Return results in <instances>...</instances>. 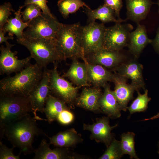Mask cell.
Returning <instances> with one entry per match:
<instances>
[{
	"label": "cell",
	"mask_w": 159,
	"mask_h": 159,
	"mask_svg": "<svg viewBox=\"0 0 159 159\" xmlns=\"http://www.w3.org/2000/svg\"><path fill=\"white\" fill-rule=\"evenodd\" d=\"M74 116L69 109H66L62 111L58 115L57 120L61 124L64 125H68L73 121Z\"/></svg>",
	"instance_id": "cell-35"
},
{
	"label": "cell",
	"mask_w": 159,
	"mask_h": 159,
	"mask_svg": "<svg viewBox=\"0 0 159 159\" xmlns=\"http://www.w3.org/2000/svg\"><path fill=\"white\" fill-rule=\"evenodd\" d=\"M5 34L2 30H0V43L1 44L3 42L5 43L6 44H7L9 42L7 40L9 39H14L13 37H6L4 36Z\"/></svg>",
	"instance_id": "cell-38"
},
{
	"label": "cell",
	"mask_w": 159,
	"mask_h": 159,
	"mask_svg": "<svg viewBox=\"0 0 159 159\" xmlns=\"http://www.w3.org/2000/svg\"><path fill=\"white\" fill-rule=\"evenodd\" d=\"M129 24L115 23L106 28L103 41V48L106 49L119 51L127 45L129 34L133 29Z\"/></svg>",
	"instance_id": "cell-10"
},
{
	"label": "cell",
	"mask_w": 159,
	"mask_h": 159,
	"mask_svg": "<svg viewBox=\"0 0 159 159\" xmlns=\"http://www.w3.org/2000/svg\"><path fill=\"white\" fill-rule=\"evenodd\" d=\"M22 8V6H20L14 13V17L9 19L2 30L5 34L8 32L9 36L13 37L14 35H15L17 39L23 37L24 30L28 26V22H24L22 19L21 10Z\"/></svg>",
	"instance_id": "cell-25"
},
{
	"label": "cell",
	"mask_w": 159,
	"mask_h": 159,
	"mask_svg": "<svg viewBox=\"0 0 159 159\" xmlns=\"http://www.w3.org/2000/svg\"><path fill=\"white\" fill-rule=\"evenodd\" d=\"M109 117L104 116L97 119L96 122L92 124H84V130H88L91 132V139L95 140L97 142L104 144L107 148L110 144L114 137L111 133L112 130L118 126L117 124L111 126Z\"/></svg>",
	"instance_id": "cell-12"
},
{
	"label": "cell",
	"mask_w": 159,
	"mask_h": 159,
	"mask_svg": "<svg viewBox=\"0 0 159 159\" xmlns=\"http://www.w3.org/2000/svg\"><path fill=\"white\" fill-rule=\"evenodd\" d=\"M104 88V92L99 101L100 111L112 119L120 117L121 110L113 91L107 84Z\"/></svg>",
	"instance_id": "cell-17"
},
{
	"label": "cell",
	"mask_w": 159,
	"mask_h": 159,
	"mask_svg": "<svg viewBox=\"0 0 159 159\" xmlns=\"http://www.w3.org/2000/svg\"><path fill=\"white\" fill-rule=\"evenodd\" d=\"M106 28L104 24L95 21L82 26V46L85 56L103 48Z\"/></svg>",
	"instance_id": "cell-8"
},
{
	"label": "cell",
	"mask_w": 159,
	"mask_h": 159,
	"mask_svg": "<svg viewBox=\"0 0 159 159\" xmlns=\"http://www.w3.org/2000/svg\"><path fill=\"white\" fill-rule=\"evenodd\" d=\"M89 63L99 64L108 68H116L122 63L124 56L119 51L103 48L85 56Z\"/></svg>",
	"instance_id": "cell-14"
},
{
	"label": "cell",
	"mask_w": 159,
	"mask_h": 159,
	"mask_svg": "<svg viewBox=\"0 0 159 159\" xmlns=\"http://www.w3.org/2000/svg\"><path fill=\"white\" fill-rule=\"evenodd\" d=\"M143 65L135 60L122 63L116 68L117 73L121 76L131 81L132 85L138 90L142 88L144 90L145 84L143 76Z\"/></svg>",
	"instance_id": "cell-15"
},
{
	"label": "cell",
	"mask_w": 159,
	"mask_h": 159,
	"mask_svg": "<svg viewBox=\"0 0 159 159\" xmlns=\"http://www.w3.org/2000/svg\"><path fill=\"white\" fill-rule=\"evenodd\" d=\"M127 79L117 73L114 74L112 81L115 85L114 94L117 101L121 110L126 111L129 102L133 98L135 91H138L136 87L132 84L127 83Z\"/></svg>",
	"instance_id": "cell-13"
},
{
	"label": "cell",
	"mask_w": 159,
	"mask_h": 159,
	"mask_svg": "<svg viewBox=\"0 0 159 159\" xmlns=\"http://www.w3.org/2000/svg\"><path fill=\"white\" fill-rule=\"evenodd\" d=\"M32 110L27 97H0V128L29 114Z\"/></svg>",
	"instance_id": "cell-5"
},
{
	"label": "cell",
	"mask_w": 159,
	"mask_h": 159,
	"mask_svg": "<svg viewBox=\"0 0 159 159\" xmlns=\"http://www.w3.org/2000/svg\"><path fill=\"white\" fill-rule=\"evenodd\" d=\"M124 155L120 141L117 140L114 137L106 150L99 159H120Z\"/></svg>",
	"instance_id": "cell-30"
},
{
	"label": "cell",
	"mask_w": 159,
	"mask_h": 159,
	"mask_svg": "<svg viewBox=\"0 0 159 159\" xmlns=\"http://www.w3.org/2000/svg\"><path fill=\"white\" fill-rule=\"evenodd\" d=\"M104 4L110 7L114 11L118 19H122L120 16V11L123 6L122 0H104Z\"/></svg>",
	"instance_id": "cell-36"
},
{
	"label": "cell",
	"mask_w": 159,
	"mask_h": 159,
	"mask_svg": "<svg viewBox=\"0 0 159 159\" xmlns=\"http://www.w3.org/2000/svg\"><path fill=\"white\" fill-rule=\"evenodd\" d=\"M46 140L43 139L38 148L35 149L34 159H67L74 158L66 148L52 149Z\"/></svg>",
	"instance_id": "cell-21"
},
{
	"label": "cell",
	"mask_w": 159,
	"mask_h": 159,
	"mask_svg": "<svg viewBox=\"0 0 159 159\" xmlns=\"http://www.w3.org/2000/svg\"><path fill=\"white\" fill-rule=\"evenodd\" d=\"M69 109L63 101L51 94L46 102L44 112L49 123L56 120L59 114L63 110Z\"/></svg>",
	"instance_id": "cell-26"
},
{
	"label": "cell",
	"mask_w": 159,
	"mask_h": 159,
	"mask_svg": "<svg viewBox=\"0 0 159 159\" xmlns=\"http://www.w3.org/2000/svg\"><path fill=\"white\" fill-rule=\"evenodd\" d=\"M16 41L28 49L36 63L42 69L50 63L64 60L57 48L55 38H32L23 36Z\"/></svg>",
	"instance_id": "cell-3"
},
{
	"label": "cell",
	"mask_w": 159,
	"mask_h": 159,
	"mask_svg": "<svg viewBox=\"0 0 159 159\" xmlns=\"http://www.w3.org/2000/svg\"><path fill=\"white\" fill-rule=\"evenodd\" d=\"M44 69L41 80L27 97L32 112L37 120H43L37 115L36 112L37 111L42 113L44 112L46 102L51 94L50 80L51 70L48 69L47 67Z\"/></svg>",
	"instance_id": "cell-9"
},
{
	"label": "cell",
	"mask_w": 159,
	"mask_h": 159,
	"mask_svg": "<svg viewBox=\"0 0 159 159\" xmlns=\"http://www.w3.org/2000/svg\"><path fill=\"white\" fill-rule=\"evenodd\" d=\"M73 59L69 69L63 74V77L67 78L78 87L89 86L85 63L78 61L77 58Z\"/></svg>",
	"instance_id": "cell-23"
},
{
	"label": "cell",
	"mask_w": 159,
	"mask_h": 159,
	"mask_svg": "<svg viewBox=\"0 0 159 159\" xmlns=\"http://www.w3.org/2000/svg\"><path fill=\"white\" fill-rule=\"evenodd\" d=\"M37 119L28 114L6 125L0 132L13 146L18 148L24 155L34 153L32 146L35 136L46 135L37 125Z\"/></svg>",
	"instance_id": "cell-1"
},
{
	"label": "cell",
	"mask_w": 159,
	"mask_h": 159,
	"mask_svg": "<svg viewBox=\"0 0 159 159\" xmlns=\"http://www.w3.org/2000/svg\"><path fill=\"white\" fill-rule=\"evenodd\" d=\"M47 136L49 139L50 144L61 148L74 146L82 140L80 135L72 128L60 132L51 137Z\"/></svg>",
	"instance_id": "cell-24"
},
{
	"label": "cell",
	"mask_w": 159,
	"mask_h": 159,
	"mask_svg": "<svg viewBox=\"0 0 159 159\" xmlns=\"http://www.w3.org/2000/svg\"><path fill=\"white\" fill-rule=\"evenodd\" d=\"M155 50L159 53V28L155 39L152 40V43Z\"/></svg>",
	"instance_id": "cell-37"
},
{
	"label": "cell",
	"mask_w": 159,
	"mask_h": 159,
	"mask_svg": "<svg viewBox=\"0 0 159 159\" xmlns=\"http://www.w3.org/2000/svg\"><path fill=\"white\" fill-rule=\"evenodd\" d=\"M82 26L79 22L61 23L55 38L57 48L63 60L85 56L82 46Z\"/></svg>",
	"instance_id": "cell-4"
},
{
	"label": "cell",
	"mask_w": 159,
	"mask_h": 159,
	"mask_svg": "<svg viewBox=\"0 0 159 159\" xmlns=\"http://www.w3.org/2000/svg\"><path fill=\"white\" fill-rule=\"evenodd\" d=\"M102 94L100 87L85 88L76 98V104L77 106L90 111H100L99 101Z\"/></svg>",
	"instance_id": "cell-19"
},
{
	"label": "cell",
	"mask_w": 159,
	"mask_h": 159,
	"mask_svg": "<svg viewBox=\"0 0 159 159\" xmlns=\"http://www.w3.org/2000/svg\"><path fill=\"white\" fill-rule=\"evenodd\" d=\"M47 0H26L22 7L30 4H34L38 6L42 11L43 13L51 16H54L51 13L50 11L47 6Z\"/></svg>",
	"instance_id": "cell-34"
},
{
	"label": "cell",
	"mask_w": 159,
	"mask_h": 159,
	"mask_svg": "<svg viewBox=\"0 0 159 159\" xmlns=\"http://www.w3.org/2000/svg\"><path fill=\"white\" fill-rule=\"evenodd\" d=\"M57 62L51 70L50 80L51 94L70 105L75 101L79 87H75L72 83L60 76L57 70Z\"/></svg>",
	"instance_id": "cell-7"
},
{
	"label": "cell",
	"mask_w": 159,
	"mask_h": 159,
	"mask_svg": "<svg viewBox=\"0 0 159 159\" xmlns=\"http://www.w3.org/2000/svg\"><path fill=\"white\" fill-rule=\"evenodd\" d=\"M82 58L86 65L88 82L94 87H104L108 81H112L114 74L101 65L89 63L85 56Z\"/></svg>",
	"instance_id": "cell-16"
},
{
	"label": "cell",
	"mask_w": 159,
	"mask_h": 159,
	"mask_svg": "<svg viewBox=\"0 0 159 159\" xmlns=\"http://www.w3.org/2000/svg\"><path fill=\"white\" fill-rule=\"evenodd\" d=\"M127 19L139 23L145 19L153 4L151 0H126Z\"/></svg>",
	"instance_id": "cell-20"
},
{
	"label": "cell",
	"mask_w": 159,
	"mask_h": 159,
	"mask_svg": "<svg viewBox=\"0 0 159 159\" xmlns=\"http://www.w3.org/2000/svg\"><path fill=\"white\" fill-rule=\"evenodd\" d=\"M14 11L9 2L5 3L0 6V30H2L7 23L9 17L11 14V11Z\"/></svg>",
	"instance_id": "cell-32"
},
{
	"label": "cell",
	"mask_w": 159,
	"mask_h": 159,
	"mask_svg": "<svg viewBox=\"0 0 159 159\" xmlns=\"http://www.w3.org/2000/svg\"><path fill=\"white\" fill-rule=\"evenodd\" d=\"M152 42L148 37L145 26L138 23L136 29L130 33L127 46L131 53L137 57L145 47Z\"/></svg>",
	"instance_id": "cell-18"
},
{
	"label": "cell",
	"mask_w": 159,
	"mask_h": 159,
	"mask_svg": "<svg viewBox=\"0 0 159 159\" xmlns=\"http://www.w3.org/2000/svg\"><path fill=\"white\" fill-rule=\"evenodd\" d=\"M135 134L128 132L121 134L120 141L121 148L123 154H127L130 159H139L135 149Z\"/></svg>",
	"instance_id": "cell-28"
},
{
	"label": "cell",
	"mask_w": 159,
	"mask_h": 159,
	"mask_svg": "<svg viewBox=\"0 0 159 159\" xmlns=\"http://www.w3.org/2000/svg\"><path fill=\"white\" fill-rule=\"evenodd\" d=\"M86 8L84 12L87 15L89 23L95 22L97 19L100 20L103 24L110 22L121 23L127 20L126 19H116L114 11L104 4L94 10L90 8Z\"/></svg>",
	"instance_id": "cell-22"
},
{
	"label": "cell",
	"mask_w": 159,
	"mask_h": 159,
	"mask_svg": "<svg viewBox=\"0 0 159 159\" xmlns=\"http://www.w3.org/2000/svg\"><path fill=\"white\" fill-rule=\"evenodd\" d=\"M158 6H159V10H158V12H159V0H158Z\"/></svg>",
	"instance_id": "cell-41"
},
{
	"label": "cell",
	"mask_w": 159,
	"mask_h": 159,
	"mask_svg": "<svg viewBox=\"0 0 159 159\" xmlns=\"http://www.w3.org/2000/svg\"><path fill=\"white\" fill-rule=\"evenodd\" d=\"M42 68L37 64H30L13 76L0 81V97H27L41 80Z\"/></svg>",
	"instance_id": "cell-2"
},
{
	"label": "cell",
	"mask_w": 159,
	"mask_h": 159,
	"mask_svg": "<svg viewBox=\"0 0 159 159\" xmlns=\"http://www.w3.org/2000/svg\"><path fill=\"white\" fill-rule=\"evenodd\" d=\"M25 10L21 11L22 19L25 22H28L41 15V9L34 4H30L26 6Z\"/></svg>",
	"instance_id": "cell-31"
},
{
	"label": "cell",
	"mask_w": 159,
	"mask_h": 159,
	"mask_svg": "<svg viewBox=\"0 0 159 159\" xmlns=\"http://www.w3.org/2000/svg\"><path fill=\"white\" fill-rule=\"evenodd\" d=\"M24 36L32 38L55 39L61 23L54 16L42 12L39 16L28 22Z\"/></svg>",
	"instance_id": "cell-6"
},
{
	"label": "cell",
	"mask_w": 159,
	"mask_h": 159,
	"mask_svg": "<svg viewBox=\"0 0 159 159\" xmlns=\"http://www.w3.org/2000/svg\"><path fill=\"white\" fill-rule=\"evenodd\" d=\"M15 147L13 146L10 148H8L1 141H0V159H19L20 154L16 155L13 153Z\"/></svg>",
	"instance_id": "cell-33"
},
{
	"label": "cell",
	"mask_w": 159,
	"mask_h": 159,
	"mask_svg": "<svg viewBox=\"0 0 159 159\" xmlns=\"http://www.w3.org/2000/svg\"><path fill=\"white\" fill-rule=\"evenodd\" d=\"M137 91V97L127 107L130 114L129 116L136 112H145L148 108L149 102L151 100V98L148 96V91L147 89L145 90L143 94H141L139 90Z\"/></svg>",
	"instance_id": "cell-29"
},
{
	"label": "cell",
	"mask_w": 159,
	"mask_h": 159,
	"mask_svg": "<svg viewBox=\"0 0 159 159\" xmlns=\"http://www.w3.org/2000/svg\"><path fill=\"white\" fill-rule=\"evenodd\" d=\"M59 10L63 17L67 19L69 14L75 13L81 7L90 8L82 0H59L57 3Z\"/></svg>",
	"instance_id": "cell-27"
},
{
	"label": "cell",
	"mask_w": 159,
	"mask_h": 159,
	"mask_svg": "<svg viewBox=\"0 0 159 159\" xmlns=\"http://www.w3.org/2000/svg\"><path fill=\"white\" fill-rule=\"evenodd\" d=\"M159 118V112H158L156 115L152 116L150 117L145 119L143 120H142L141 121H147L149 120H152L156 119L158 118Z\"/></svg>",
	"instance_id": "cell-39"
},
{
	"label": "cell",
	"mask_w": 159,
	"mask_h": 159,
	"mask_svg": "<svg viewBox=\"0 0 159 159\" xmlns=\"http://www.w3.org/2000/svg\"><path fill=\"white\" fill-rule=\"evenodd\" d=\"M6 47L1 45L0 49V74L9 75L12 73L18 72L30 64L31 56L21 59H19L16 56V51L12 52L11 48L14 45L9 43Z\"/></svg>",
	"instance_id": "cell-11"
},
{
	"label": "cell",
	"mask_w": 159,
	"mask_h": 159,
	"mask_svg": "<svg viewBox=\"0 0 159 159\" xmlns=\"http://www.w3.org/2000/svg\"><path fill=\"white\" fill-rule=\"evenodd\" d=\"M158 153L159 154V141L158 143Z\"/></svg>",
	"instance_id": "cell-40"
}]
</instances>
